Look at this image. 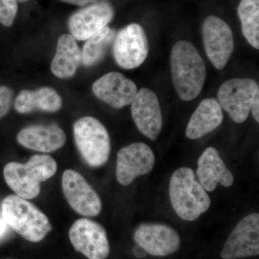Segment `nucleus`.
<instances>
[{"label": "nucleus", "mask_w": 259, "mask_h": 259, "mask_svg": "<svg viewBox=\"0 0 259 259\" xmlns=\"http://www.w3.org/2000/svg\"><path fill=\"white\" fill-rule=\"evenodd\" d=\"M76 147L89 166L100 167L108 161L111 152L110 135L100 120L91 116L81 117L74 124Z\"/></svg>", "instance_id": "39448f33"}, {"label": "nucleus", "mask_w": 259, "mask_h": 259, "mask_svg": "<svg viewBox=\"0 0 259 259\" xmlns=\"http://www.w3.org/2000/svg\"><path fill=\"white\" fill-rule=\"evenodd\" d=\"M2 216L12 229L32 243L42 241L52 230L49 218L40 209L16 194L5 197Z\"/></svg>", "instance_id": "20e7f679"}, {"label": "nucleus", "mask_w": 259, "mask_h": 259, "mask_svg": "<svg viewBox=\"0 0 259 259\" xmlns=\"http://www.w3.org/2000/svg\"><path fill=\"white\" fill-rule=\"evenodd\" d=\"M58 165L47 154L34 155L26 163L10 162L4 168L5 182L16 195L35 198L40 192V184L55 175Z\"/></svg>", "instance_id": "7ed1b4c3"}, {"label": "nucleus", "mask_w": 259, "mask_h": 259, "mask_svg": "<svg viewBox=\"0 0 259 259\" xmlns=\"http://www.w3.org/2000/svg\"><path fill=\"white\" fill-rule=\"evenodd\" d=\"M93 93L102 101L115 109L127 106L138 93L137 86L132 80L118 72H110L94 83Z\"/></svg>", "instance_id": "dca6fc26"}, {"label": "nucleus", "mask_w": 259, "mask_h": 259, "mask_svg": "<svg viewBox=\"0 0 259 259\" xmlns=\"http://www.w3.org/2000/svg\"><path fill=\"white\" fill-rule=\"evenodd\" d=\"M131 115L140 132L151 140L161 134L163 117L157 95L152 90L142 88L131 102Z\"/></svg>", "instance_id": "2eb2a0df"}, {"label": "nucleus", "mask_w": 259, "mask_h": 259, "mask_svg": "<svg viewBox=\"0 0 259 259\" xmlns=\"http://www.w3.org/2000/svg\"><path fill=\"white\" fill-rule=\"evenodd\" d=\"M62 106V100L54 89L44 87L36 90H22L15 99V108L19 113L40 110L56 112Z\"/></svg>", "instance_id": "aec40b11"}, {"label": "nucleus", "mask_w": 259, "mask_h": 259, "mask_svg": "<svg viewBox=\"0 0 259 259\" xmlns=\"http://www.w3.org/2000/svg\"><path fill=\"white\" fill-rule=\"evenodd\" d=\"M81 63V51L71 35L64 34L59 37L56 52L52 63L53 74L61 79H67L76 74Z\"/></svg>", "instance_id": "412c9836"}, {"label": "nucleus", "mask_w": 259, "mask_h": 259, "mask_svg": "<svg viewBox=\"0 0 259 259\" xmlns=\"http://www.w3.org/2000/svg\"><path fill=\"white\" fill-rule=\"evenodd\" d=\"M61 1L71 5H78V6H86V5L93 4L97 0H61Z\"/></svg>", "instance_id": "cd10ccee"}, {"label": "nucleus", "mask_w": 259, "mask_h": 259, "mask_svg": "<svg viewBox=\"0 0 259 259\" xmlns=\"http://www.w3.org/2000/svg\"><path fill=\"white\" fill-rule=\"evenodd\" d=\"M13 91L6 86L0 87V119L10 111L13 102Z\"/></svg>", "instance_id": "393cba45"}, {"label": "nucleus", "mask_w": 259, "mask_h": 259, "mask_svg": "<svg viewBox=\"0 0 259 259\" xmlns=\"http://www.w3.org/2000/svg\"><path fill=\"white\" fill-rule=\"evenodd\" d=\"M259 254V214H248L237 224L223 245V259H240Z\"/></svg>", "instance_id": "9b49d317"}, {"label": "nucleus", "mask_w": 259, "mask_h": 259, "mask_svg": "<svg viewBox=\"0 0 259 259\" xmlns=\"http://www.w3.org/2000/svg\"><path fill=\"white\" fill-rule=\"evenodd\" d=\"M19 144L24 147L42 153H51L64 146L66 136L56 124L28 126L18 135Z\"/></svg>", "instance_id": "a211bd4d"}, {"label": "nucleus", "mask_w": 259, "mask_h": 259, "mask_svg": "<svg viewBox=\"0 0 259 259\" xmlns=\"http://www.w3.org/2000/svg\"><path fill=\"white\" fill-rule=\"evenodd\" d=\"M17 1L20 2V3H26V2L29 1V0H17Z\"/></svg>", "instance_id": "c756f323"}, {"label": "nucleus", "mask_w": 259, "mask_h": 259, "mask_svg": "<svg viewBox=\"0 0 259 259\" xmlns=\"http://www.w3.org/2000/svg\"><path fill=\"white\" fill-rule=\"evenodd\" d=\"M65 198L75 212L85 217H96L102 210L98 194L79 172L66 170L62 176Z\"/></svg>", "instance_id": "9d476101"}, {"label": "nucleus", "mask_w": 259, "mask_h": 259, "mask_svg": "<svg viewBox=\"0 0 259 259\" xmlns=\"http://www.w3.org/2000/svg\"><path fill=\"white\" fill-rule=\"evenodd\" d=\"M116 34L115 30L107 26L88 39L81 51V61L83 65L90 67L100 63L114 42Z\"/></svg>", "instance_id": "4be33fe9"}, {"label": "nucleus", "mask_w": 259, "mask_h": 259, "mask_svg": "<svg viewBox=\"0 0 259 259\" xmlns=\"http://www.w3.org/2000/svg\"><path fill=\"white\" fill-rule=\"evenodd\" d=\"M155 164L152 149L144 143H135L117 153L116 177L120 185H131L138 177L148 175Z\"/></svg>", "instance_id": "f8f14e48"}, {"label": "nucleus", "mask_w": 259, "mask_h": 259, "mask_svg": "<svg viewBox=\"0 0 259 259\" xmlns=\"http://www.w3.org/2000/svg\"><path fill=\"white\" fill-rule=\"evenodd\" d=\"M243 36L251 47L259 49V0H241L238 7Z\"/></svg>", "instance_id": "5701e85b"}, {"label": "nucleus", "mask_w": 259, "mask_h": 259, "mask_svg": "<svg viewBox=\"0 0 259 259\" xmlns=\"http://www.w3.org/2000/svg\"><path fill=\"white\" fill-rule=\"evenodd\" d=\"M134 253L136 257H138V258H144L145 255L146 254V252L145 251L144 248H142L141 247L138 245L137 247H136V248H134Z\"/></svg>", "instance_id": "c85d7f7f"}, {"label": "nucleus", "mask_w": 259, "mask_h": 259, "mask_svg": "<svg viewBox=\"0 0 259 259\" xmlns=\"http://www.w3.org/2000/svg\"><path fill=\"white\" fill-rule=\"evenodd\" d=\"M222 107L214 98L204 99L192 114L186 130L188 139L197 140L212 132L222 124Z\"/></svg>", "instance_id": "6ab92c4d"}, {"label": "nucleus", "mask_w": 259, "mask_h": 259, "mask_svg": "<svg viewBox=\"0 0 259 259\" xmlns=\"http://www.w3.org/2000/svg\"><path fill=\"white\" fill-rule=\"evenodd\" d=\"M252 115H253V118L259 122V95H256L253 100V105L251 107Z\"/></svg>", "instance_id": "a878e982"}, {"label": "nucleus", "mask_w": 259, "mask_h": 259, "mask_svg": "<svg viewBox=\"0 0 259 259\" xmlns=\"http://www.w3.org/2000/svg\"><path fill=\"white\" fill-rule=\"evenodd\" d=\"M148 50L147 35L139 24H130L116 34L113 55L120 67L125 69L139 67L146 61Z\"/></svg>", "instance_id": "0eeeda50"}, {"label": "nucleus", "mask_w": 259, "mask_h": 259, "mask_svg": "<svg viewBox=\"0 0 259 259\" xmlns=\"http://www.w3.org/2000/svg\"><path fill=\"white\" fill-rule=\"evenodd\" d=\"M115 11L107 0L95 2L70 17L68 25L71 35L78 40H87L106 28Z\"/></svg>", "instance_id": "4468645a"}, {"label": "nucleus", "mask_w": 259, "mask_h": 259, "mask_svg": "<svg viewBox=\"0 0 259 259\" xmlns=\"http://www.w3.org/2000/svg\"><path fill=\"white\" fill-rule=\"evenodd\" d=\"M172 80L178 96L184 101H191L199 96L205 82L206 66L198 51L192 42H177L172 48Z\"/></svg>", "instance_id": "f257e3e1"}, {"label": "nucleus", "mask_w": 259, "mask_h": 259, "mask_svg": "<svg viewBox=\"0 0 259 259\" xmlns=\"http://www.w3.org/2000/svg\"><path fill=\"white\" fill-rule=\"evenodd\" d=\"M134 237L136 244L154 256H167L180 248V235L166 224L142 223L136 228Z\"/></svg>", "instance_id": "ddd939ff"}, {"label": "nucleus", "mask_w": 259, "mask_h": 259, "mask_svg": "<svg viewBox=\"0 0 259 259\" xmlns=\"http://www.w3.org/2000/svg\"><path fill=\"white\" fill-rule=\"evenodd\" d=\"M202 37L209 60L216 69H224L234 51L231 27L222 19L210 15L202 25Z\"/></svg>", "instance_id": "6e6552de"}, {"label": "nucleus", "mask_w": 259, "mask_h": 259, "mask_svg": "<svg viewBox=\"0 0 259 259\" xmlns=\"http://www.w3.org/2000/svg\"><path fill=\"white\" fill-rule=\"evenodd\" d=\"M169 197L177 215L186 221H194L210 207L208 194L189 167L178 168L169 182Z\"/></svg>", "instance_id": "f03ea898"}, {"label": "nucleus", "mask_w": 259, "mask_h": 259, "mask_svg": "<svg viewBox=\"0 0 259 259\" xmlns=\"http://www.w3.org/2000/svg\"><path fill=\"white\" fill-rule=\"evenodd\" d=\"M198 182L207 192H213L221 184L230 187L234 182L233 174L220 156L215 148L208 147L199 156L197 162Z\"/></svg>", "instance_id": "f3484780"}, {"label": "nucleus", "mask_w": 259, "mask_h": 259, "mask_svg": "<svg viewBox=\"0 0 259 259\" xmlns=\"http://www.w3.org/2000/svg\"><path fill=\"white\" fill-rule=\"evenodd\" d=\"M69 239L74 249L89 259H107L110 254L107 232L96 221L77 220L70 228Z\"/></svg>", "instance_id": "1a4fd4ad"}, {"label": "nucleus", "mask_w": 259, "mask_h": 259, "mask_svg": "<svg viewBox=\"0 0 259 259\" xmlns=\"http://www.w3.org/2000/svg\"><path fill=\"white\" fill-rule=\"evenodd\" d=\"M17 0H0V23L5 27H10L14 23L18 14Z\"/></svg>", "instance_id": "b1692460"}, {"label": "nucleus", "mask_w": 259, "mask_h": 259, "mask_svg": "<svg viewBox=\"0 0 259 259\" xmlns=\"http://www.w3.org/2000/svg\"><path fill=\"white\" fill-rule=\"evenodd\" d=\"M9 227L3 216L0 217V240L3 239L7 236L9 231Z\"/></svg>", "instance_id": "bb28decb"}, {"label": "nucleus", "mask_w": 259, "mask_h": 259, "mask_svg": "<svg viewBox=\"0 0 259 259\" xmlns=\"http://www.w3.org/2000/svg\"><path fill=\"white\" fill-rule=\"evenodd\" d=\"M259 95L254 80L235 78L225 81L218 93V102L236 123L245 122L251 110L253 100Z\"/></svg>", "instance_id": "423d86ee"}]
</instances>
